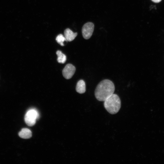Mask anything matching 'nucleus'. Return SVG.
I'll return each mask as SVG.
<instances>
[{
    "label": "nucleus",
    "instance_id": "1",
    "mask_svg": "<svg viewBox=\"0 0 164 164\" xmlns=\"http://www.w3.org/2000/svg\"><path fill=\"white\" fill-rule=\"evenodd\" d=\"M114 85L111 81L108 79L104 80L97 85L94 92L95 96L98 101H104L114 94Z\"/></svg>",
    "mask_w": 164,
    "mask_h": 164
},
{
    "label": "nucleus",
    "instance_id": "2",
    "mask_svg": "<svg viewBox=\"0 0 164 164\" xmlns=\"http://www.w3.org/2000/svg\"><path fill=\"white\" fill-rule=\"evenodd\" d=\"M104 101L105 108L111 114H114L117 113L121 108V100L116 94H113Z\"/></svg>",
    "mask_w": 164,
    "mask_h": 164
},
{
    "label": "nucleus",
    "instance_id": "3",
    "mask_svg": "<svg viewBox=\"0 0 164 164\" xmlns=\"http://www.w3.org/2000/svg\"><path fill=\"white\" fill-rule=\"evenodd\" d=\"M39 114L36 109L32 108L28 110L26 113L24 118L26 124L29 126L35 125L36 120L39 118Z\"/></svg>",
    "mask_w": 164,
    "mask_h": 164
},
{
    "label": "nucleus",
    "instance_id": "4",
    "mask_svg": "<svg viewBox=\"0 0 164 164\" xmlns=\"http://www.w3.org/2000/svg\"><path fill=\"white\" fill-rule=\"evenodd\" d=\"M94 29V25L91 22H88L84 24L82 29L83 37L85 39H88L91 36Z\"/></svg>",
    "mask_w": 164,
    "mask_h": 164
},
{
    "label": "nucleus",
    "instance_id": "5",
    "mask_svg": "<svg viewBox=\"0 0 164 164\" xmlns=\"http://www.w3.org/2000/svg\"><path fill=\"white\" fill-rule=\"evenodd\" d=\"M75 70V67L72 64H67L62 70L63 75L66 79H70L74 74Z\"/></svg>",
    "mask_w": 164,
    "mask_h": 164
},
{
    "label": "nucleus",
    "instance_id": "6",
    "mask_svg": "<svg viewBox=\"0 0 164 164\" xmlns=\"http://www.w3.org/2000/svg\"><path fill=\"white\" fill-rule=\"evenodd\" d=\"M77 32H74L69 28L66 29L64 31V35L67 41H71L77 36Z\"/></svg>",
    "mask_w": 164,
    "mask_h": 164
},
{
    "label": "nucleus",
    "instance_id": "7",
    "mask_svg": "<svg viewBox=\"0 0 164 164\" xmlns=\"http://www.w3.org/2000/svg\"><path fill=\"white\" fill-rule=\"evenodd\" d=\"M19 136L22 138L28 139L32 136V133L29 129L27 128H23L19 133Z\"/></svg>",
    "mask_w": 164,
    "mask_h": 164
},
{
    "label": "nucleus",
    "instance_id": "8",
    "mask_svg": "<svg viewBox=\"0 0 164 164\" xmlns=\"http://www.w3.org/2000/svg\"><path fill=\"white\" fill-rule=\"evenodd\" d=\"M76 90L77 92L80 94H83L86 91L85 82L83 80H79L77 83Z\"/></svg>",
    "mask_w": 164,
    "mask_h": 164
},
{
    "label": "nucleus",
    "instance_id": "9",
    "mask_svg": "<svg viewBox=\"0 0 164 164\" xmlns=\"http://www.w3.org/2000/svg\"><path fill=\"white\" fill-rule=\"evenodd\" d=\"M57 56V61L60 63H64L66 60V56L60 50H58L56 52Z\"/></svg>",
    "mask_w": 164,
    "mask_h": 164
},
{
    "label": "nucleus",
    "instance_id": "10",
    "mask_svg": "<svg viewBox=\"0 0 164 164\" xmlns=\"http://www.w3.org/2000/svg\"><path fill=\"white\" fill-rule=\"evenodd\" d=\"M56 42L61 46H64L63 42L64 41H67L66 38L62 34H60L56 37Z\"/></svg>",
    "mask_w": 164,
    "mask_h": 164
},
{
    "label": "nucleus",
    "instance_id": "11",
    "mask_svg": "<svg viewBox=\"0 0 164 164\" xmlns=\"http://www.w3.org/2000/svg\"><path fill=\"white\" fill-rule=\"evenodd\" d=\"M152 2L155 3H158L160 2L162 0H151Z\"/></svg>",
    "mask_w": 164,
    "mask_h": 164
}]
</instances>
